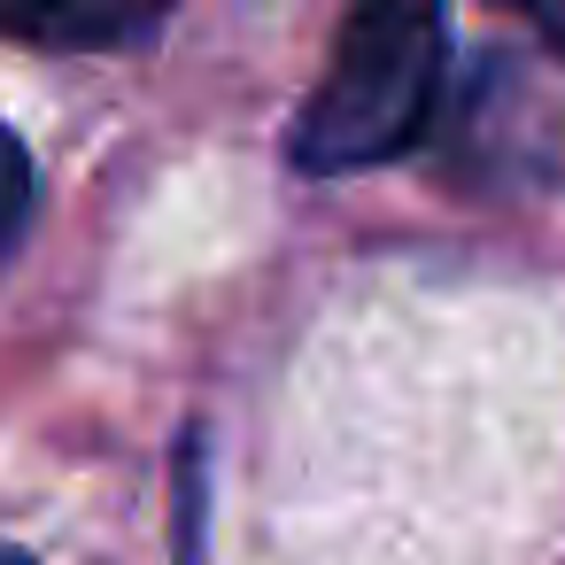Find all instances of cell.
I'll return each instance as SVG.
<instances>
[{"label": "cell", "mask_w": 565, "mask_h": 565, "mask_svg": "<svg viewBox=\"0 0 565 565\" xmlns=\"http://www.w3.org/2000/svg\"><path fill=\"white\" fill-rule=\"evenodd\" d=\"M441 63H449L441 0H349L333 63L295 125V163L341 179L418 148L441 94Z\"/></svg>", "instance_id": "cell-1"}, {"label": "cell", "mask_w": 565, "mask_h": 565, "mask_svg": "<svg viewBox=\"0 0 565 565\" xmlns=\"http://www.w3.org/2000/svg\"><path fill=\"white\" fill-rule=\"evenodd\" d=\"M163 0H0V32L40 47H109L156 24Z\"/></svg>", "instance_id": "cell-2"}, {"label": "cell", "mask_w": 565, "mask_h": 565, "mask_svg": "<svg viewBox=\"0 0 565 565\" xmlns=\"http://www.w3.org/2000/svg\"><path fill=\"white\" fill-rule=\"evenodd\" d=\"M24 202H32V163H24L17 132L0 125V248L17 241V225H24Z\"/></svg>", "instance_id": "cell-3"}, {"label": "cell", "mask_w": 565, "mask_h": 565, "mask_svg": "<svg viewBox=\"0 0 565 565\" xmlns=\"http://www.w3.org/2000/svg\"><path fill=\"white\" fill-rule=\"evenodd\" d=\"M511 9H519V17H534V32L565 55V0H511Z\"/></svg>", "instance_id": "cell-4"}, {"label": "cell", "mask_w": 565, "mask_h": 565, "mask_svg": "<svg viewBox=\"0 0 565 565\" xmlns=\"http://www.w3.org/2000/svg\"><path fill=\"white\" fill-rule=\"evenodd\" d=\"M0 565H32V557H24V550H17V542H0Z\"/></svg>", "instance_id": "cell-5"}]
</instances>
